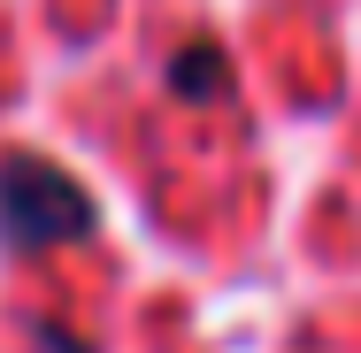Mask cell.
Here are the masks:
<instances>
[{
  "mask_svg": "<svg viewBox=\"0 0 361 353\" xmlns=\"http://www.w3.org/2000/svg\"><path fill=\"white\" fill-rule=\"evenodd\" d=\"M85 230H92V192L70 169L31 161V154L0 161V238L8 246L39 254V246H77Z\"/></svg>",
  "mask_w": 361,
  "mask_h": 353,
  "instance_id": "cell-1",
  "label": "cell"
},
{
  "mask_svg": "<svg viewBox=\"0 0 361 353\" xmlns=\"http://www.w3.org/2000/svg\"><path fill=\"white\" fill-rule=\"evenodd\" d=\"M216 85H223V54L216 47H185V54H177V92H185V100H208Z\"/></svg>",
  "mask_w": 361,
  "mask_h": 353,
  "instance_id": "cell-2",
  "label": "cell"
}]
</instances>
